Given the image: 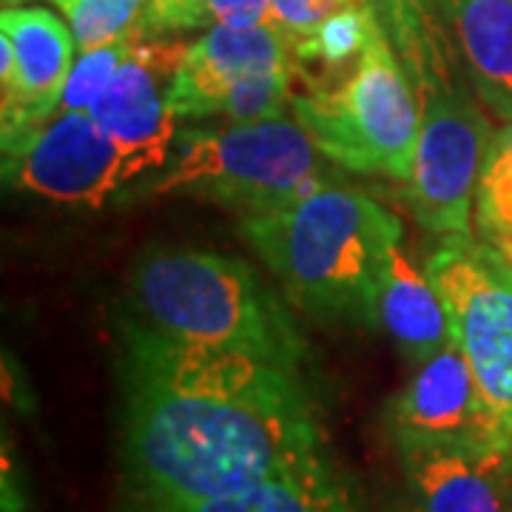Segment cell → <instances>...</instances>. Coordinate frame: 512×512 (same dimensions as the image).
Here are the masks:
<instances>
[{
	"label": "cell",
	"mask_w": 512,
	"mask_h": 512,
	"mask_svg": "<svg viewBox=\"0 0 512 512\" xmlns=\"http://www.w3.org/2000/svg\"><path fill=\"white\" fill-rule=\"evenodd\" d=\"M148 0H72L63 12L69 18L80 52L97 49L140 26Z\"/></svg>",
	"instance_id": "cell-20"
},
{
	"label": "cell",
	"mask_w": 512,
	"mask_h": 512,
	"mask_svg": "<svg viewBox=\"0 0 512 512\" xmlns=\"http://www.w3.org/2000/svg\"><path fill=\"white\" fill-rule=\"evenodd\" d=\"M140 325L168 339L211 348H256L302 359L291 316L248 262L200 248L146 254L131 274Z\"/></svg>",
	"instance_id": "cell-4"
},
{
	"label": "cell",
	"mask_w": 512,
	"mask_h": 512,
	"mask_svg": "<svg viewBox=\"0 0 512 512\" xmlns=\"http://www.w3.org/2000/svg\"><path fill=\"white\" fill-rule=\"evenodd\" d=\"M456 46L470 86L512 120V0H430Z\"/></svg>",
	"instance_id": "cell-14"
},
{
	"label": "cell",
	"mask_w": 512,
	"mask_h": 512,
	"mask_svg": "<svg viewBox=\"0 0 512 512\" xmlns=\"http://www.w3.org/2000/svg\"><path fill=\"white\" fill-rule=\"evenodd\" d=\"M379 18L370 3L350 6L328 20H322L308 35L293 37V57L299 69L305 63H322L328 69H342L353 57H362L367 43L379 32Z\"/></svg>",
	"instance_id": "cell-17"
},
{
	"label": "cell",
	"mask_w": 512,
	"mask_h": 512,
	"mask_svg": "<svg viewBox=\"0 0 512 512\" xmlns=\"http://www.w3.org/2000/svg\"><path fill=\"white\" fill-rule=\"evenodd\" d=\"M239 234L302 311L370 322L387 254L402 242V220L365 191L333 183L285 208L245 214Z\"/></svg>",
	"instance_id": "cell-2"
},
{
	"label": "cell",
	"mask_w": 512,
	"mask_h": 512,
	"mask_svg": "<svg viewBox=\"0 0 512 512\" xmlns=\"http://www.w3.org/2000/svg\"><path fill=\"white\" fill-rule=\"evenodd\" d=\"M18 3H23V0H18ZM52 3H57V6H60V9H66V6H69V3H72V0H52Z\"/></svg>",
	"instance_id": "cell-25"
},
{
	"label": "cell",
	"mask_w": 512,
	"mask_h": 512,
	"mask_svg": "<svg viewBox=\"0 0 512 512\" xmlns=\"http://www.w3.org/2000/svg\"><path fill=\"white\" fill-rule=\"evenodd\" d=\"M493 143L498 148H501V151H507V154H510V157H512V120H510V123H507V126L501 128V131H495Z\"/></svg>",
	"instance_id": "cell-24"
},
{
	"label": "cell",
	"mask_w": 512,
	"mask_h": 512,
	"mask_svg": "<svg viewBox=\"0 0 512 512\" xmlns=\"http://www.w3.org/2000/svg\"><path fill=\"white\" fill-rule=\"evenodd\" d=\"M77 40L43 6L0 12V137L3 143L55 117L72 74Z\"/></svg>",
	"instance_id": "cell-10"
},
{
	"label": "cell",
	"mask_w": 512,
	"mask_h": 512,
	"mask_svg": "<svg viewBox=\"0 0 512 512\" xmlns=\"http://www.w3.org/2000/svg\"><path fill=\"white\" fill-rule=\"evenodd\" d=\"M282 72H302L293 57L291 37L274 26H214L197 43L185 46L171 83V109L180 120L217 117L222 103L242 83Z\"/></svg>",
	"instance_id": "cell-12"
},
{
	"label": "cell",
	"mask_w": 512,
	"mask_h": 512,
	"mask_svg": "<svg viewBox=\"0 0 512 512\" xmlns=\"http://www.w3.org/2000/svg\"><path fill=\"white\" fill-rule=\"evenodd\" d=\"M140 26L131 29L128 35L109 40L97 49L89 52H80V57L74 60L72 74L66 80V89H63V100H60V109L57 111H89L94 106V100L103 94V89L111 83L114 72L120 69V63L131 55V49L143 40Z\"/></svg>",
	"instance_id": "cell-18"
},
{
	"label": "cell",
	"mask_w": 512,
	"mask_h": 512,
	"mask_svg": "<svg viewBox=\"0 0 512 512\" xmlns=\"http://www.w3.org/2000/svg\"><path fill=\"white\" fill-rule=\"evenodd\" d=\"M3 6H18V0H3Z\"/></svg>",
	"instance_id": "cell-26"
},
{
	"label": "cell",
	"mask_w": 512,
	"mask_h": 512,
	"mask_svg": "<svg viewBox=\"0 0 512 512\" xmlns=\"http://www.w3.org/2000/svg\"><path fill=\"white\" fill-rule=\"evenodd\" d=\"M404 470L419 512H512V456L478 447H410Z\"/></svg>",
	"instance_id": "cell-13"
},
{
	"label": "cell",
	"mask_w": 512,
	"mask_h": 512,
	"mask_svg": "<svg viewBox=\"0 0 512 512\" xmlns=\"http://www.w3.org/2000/svg\"><path fill=\"white\" fill-rule=\"evenodd\" d=\"M202 15L205 23L231 29L271 26L274 0H202Z\"/></svg>",
	"instance_id": "cell-23"
},
{
	"label": "cell",
	"mask_w": 512,
	"mask_h": 512,
	"mask_svg": "<svg viewBox=\"0 0 512 512\" xmlns=\"http://www.w3.org/2000/svg\"><path fill=\"white\" fill-rule=\"evenodd\" d=\"M476 211L484 239L512 259V157L495 143L478 180Z\"/></svg>",
	"instance_id": "cell-19"
},
{
	"label": "cell",
	"mask_w": 512,
	"mask_h": 512,
	"mask_svg": "<svg viewBox=\"0 0 512 512\" xmlns=\"http://www.w3.org/2000/svg\"><path fill=\"white\" fill-rule=\"evenodd\" d=\"M205 26L202 0H148L140 18V32L146 37H160L165 32H183Z\"/></svg>",
	"instance_id": "cell-22"
},
{
	"label": "cell",
	"mask_w": 512,
	"mask_h": 512,
	"mask_svg": "<svg viewBox=\"0 0 512 512\" xmlns=\"http://www.w3.org/2000/svg\"><path fill=\"white\" fill-rule=\"evenodd\" d=\"M362 3L367 0H274L271 26L293 40V37L308 35L330 15L350 9V6H362Z\"/></svg>",
	"instance_id": "cell-21"
},
{
	"label": "cell",
	"mask_w": 512,
	"mask_h": 512,
	"mask_svg": "<svg viewBox=\"0 0 512 512\" xmlns=\"http://www.w3.org/2000/svg\"><path fill=\"white\" fill-rule=\"evenodd\" d=\"M424 271L439 288L453 339L512 453V259L487 239L447 237Z\"/></svg>",
	"instance_id": "cell-7"
},
{
	"label": "cell",
	"mask_w": 512,
	"mask_h": 512,
	"mask_svg": "<svg viewBox=\"0 0 512 512\" xmlns=\"http://www.w3.org/2000/svg\"><path fill=\"white\" fill-rule=\"evenodd\" d=\"M148 171L163 168L146 154L111 140L89 111H57L3 143L6 188L55 205L103 208Z\"/></svg>",
	"instance_id": "cell-8"
},
{
	"label": "cell",
	"mask_w": 512,
	"mask_h": 512,
	"mask_svg": "<svg viewBox=\"0 0 512 512\" xmlns=\"http://www.w3.org/2000/svg\"><path fill=\"white\" fill-rule=\"evenodd\" d=\"M291 117L336 165L359 174L410 180L419 143V97L384 26L356 69L333 89L296 94Z\"/></svg>",
	"instance_id": "cell-6"
},
{
	"label": "cell",
	"mask_w": 512,
	"mask_h": 512,
	"mask_svg": "<svg viewBox=\"0 0 512 512\" xmlns=\"http://www.w3.org/2000/svg\"><path fill=\"white\" fill-rule=\"evenodd\" d=\"M390 427L402 450L456 444L512 456L456 339L419 362L413 379L393 399Z\"/></svg>",
	"instance_id": "cell-9"
},
{
	"label": "cell",
	"mask_w": 512,
	"mask_h": 512,
	"mask_svg": "<svg viewBox=\"0 0 512 512\" xmlns=\"http://www.w3.org/2000/svg\"><path fill=\"white\" fill-rule=\"evenodd\" d=\"M370 325L382 328L404 356L424 362L433 353H439L450 339V316L444 308L439 288L427 271L404 254L402 242L387 254L376 296Z\"/></svg>",
	"instance_id": "cell-15"
},
{
	"label": "cell",
	"mask_w": 512,
	"mask_h": 512,
	"mask_svg": "<svg viewBox=\"0 0 512 512\" xmlns=\"http://www.w3.org/2000/svg\"><path fill=\"white\" fill-rule=\"evenodd\" d=\"M183 55V43L143 37L89 109L111 140L146 154L160 168L171 163V146L180 134V117L171 109V83Z\"/></svg>",
	"instance_id": "cell-11"
},
{
	"label": "cell",
	"mask_w": 512,
	"mask_h": 512,
	"mask_svg": "<svg viewBox=\"0 0 512 512\" xmlns=\"http://www.w3.org/2000/svg\"><path fill=\"white\" fill-rule=\"evenodd\" d=\"M333 165L293 117L185 128L171 163L140 197H194L265 214L336 183Z\"/></svg>",
	"instance_id": "cell-5"
},
{
	"label": "cell",
	"mask_w": 512,
	"mask_h": 512,
	"mask_svg": "<svg viewBox=\"0 0 512 512\" xmlns=\"http://www.w3.org/2000/svg\"><path fill=\"white\" fill-rule=\"evenodd\" d=\"M123 330V450L160 510L325 470L302 359Z\"/></svg>",
	"instance_id": "cell-1"
},
{
	"label": "cell",
	"mask_w": 512,
	"mask_h": 512,
	"mask_svg": "<svg viewBox=\"0 0 512 512\" xmlns=\"http://www.w3.org/2000/svg\"><path fill=\"white\" fill-rule=\"evenodd\" d=\"M165 512H348L328 470L256 481L234 493L188 501Z\"/></svg>",
	"instance_id": "cell-16"
},
{
	"label": "cell",
	"mask_w": 512,
	"mask_h": 512,
	"mask_svg": "<svg viewBox=\"0 0 512 512\" xmlns=\"http://www.w3.org/2000/svg\"><path fill=\"white\" fill-rule=\"evenodd\" d=\"M404 69L419 97V143L407 202L421 228L441 237L470 234L481 171L493 148V128L450 35L436 32L430 0H393Z\"/></svg>",
	"instance_id": "cell-3"
}]
</instances>
